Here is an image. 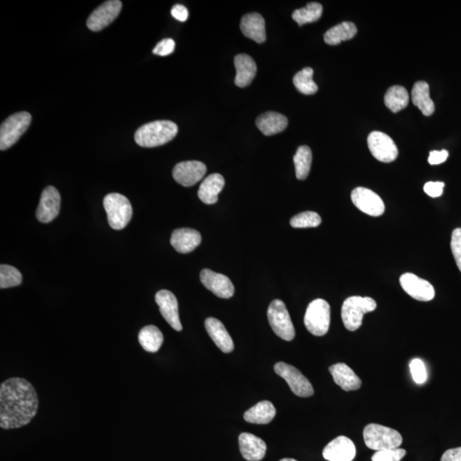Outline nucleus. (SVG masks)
<instances>
[{"label":"nucleus","mask_w":461,"mask_h":461,"mask_svg":"<svg viewBox=\"0 0 461 461\" xmlns=\"http://www.w3.org/2000/svg\"><path fill=\"white\" fill-rule=\"evenodd\" d=\"M39 399L34 386L25 378H11L0 385V427H25L38 412Z\"/></svg>","instance_id":"nucleus-1"},{"label":"nucleus","mask_w":461,"mask_h":461,"mask_svg":"<svg viewBox=\"0 0 461 461\" xmlns=\"http://www.w3.org/2000/svg\"><path fill=\"white\" fill-rule=\"evenodd\" d=\"M178 134V126L171 121H156L144 124L135 132V142L139 146L153 148L171 142Z\"/></svg>","instance_id":"nucleus-2"},{"label":"nucleus","mask_w":461,"mask_h":461,"mask_svg":"<svg viewBox=\"0 0 461 461\" xmlns=\"http://www.w3.org/2000/svg\"><path fill=\"white\" fill-rule=\"evenodd\" d=\"M377 308V303L373 298L355 296L347 298L343 303L341 315L347 330L355 331L362 325L363 316Z\"/></svg>","instance_id":"nucleus-3"},{"label":"nucleus","mask_w":461,"mask_h":461,"mask_svg":"<svg viewBox=\"0 0 461 461\" xmlns=\"http://www.w3.org/2000/svg\"><path fill=\"white\" fill-rule=\"evenodd\" d=\"M363 437L366 446L376 451L399 448L404 441L396 429L378 424L367 425Z\"/></svg>","instance_id":"nucleus-4"},{"label":"nucleus","mask_w":461,"mask_h":461,"mask_svg":"<svg viewBox=\"0 0 461 461\" xmlns=\"http://www.w3.org/2000/svg\"><path fill=\"white\" fill-rule=\"evenodd\" d=\"M108 222L114 230H122L128 226L132 216L130 201L120 193H109L104 199Z\"/></svg>","instance_id":"nucleus-5"},{"label":"nucleus","mask_w":461,"mask_h":461,"mask_svg":"<svg viewBox=\"0 0 461 461\" xmlns=\"http://www.w3.org/2000/svg\"><path fill=\"white\" fill-rule=\"evenodd\" d=\"M331 307L326 300L315 299L308 306L304 325L312 335L322 337L329 331Z\"/></svg>","instance_id":"nucleus-6"},{"label":"nucleus","mask_w":461,"mask_h":461,"mask_svg":"<svg viewBox=\"0 0 461 461\" xmlns=\"http://www.w3.org/2000/svg\"><path fill=\"white\" fill-rule=\"evenodd\" d=\"M32 116L22 111L8 117L0 128V150L6 151L17 143L29 128Z\"/></svg>","instance_id":"nucleus-7"},{"label":"nucleus","mask_w":461,"mask_h":461,"mask_svg":"<svg viewBox=\"0 0 461 461\" xmlns=\"http://www.w3.org/2000/svg\"><path fill=\"white\" fill-rule=\"evenodd\" d=\"M268 322L275 333L284 341L294 339L296 331L290 314L282 301H273L268 310Z\"/></svg>","instance_id":"nucleus-8"},{"label":"nucleus","mask_w":461,"mask_h":461,"mask_svg":"<svg viewBox=\"0 0 461 461\" xmlns=\"http://www.w3.org/2000/svg\"><path fill=\"white\" fill-rule=\"evenodd\" d=\"M275 371L279 376L287 382L291 392L296 396L310 397L314 394V388L310 380L295 366L284 362H278L275 366Z\"/></svg>","instance_id":"nucleus-9"},{"label":"nucleus","mask_w":461,"mask_h":461,"mask_svg":"<svg viewBox=\"0 0 461 461\" xmlns=\"http://www.w3.org/2000/svg\"><path fill=\"white\" fill-rule=\"evenodd\" d=\"M367 144L371 153L380 162L392 163L397 158L398 149L396 144L384 132H371L367 138Z\"/></svg>","instance_id":"nucleus-10"},{"label":"nucleus","mask_w":461,"mask_h":461,"mask_svg":"<svg viewBox=\"0 0 461 461\" xmlns=\"http://www.w3.org/2000/svg\"><path fill=\"white\" fill-rule=\"evenodd\" d=\"M351 200L362 212L371 216H380L385 213V206L377 193L365 187H357L351 193Z\"/></svg>","instance_id":"nucleus-11"},{"label":"nucleus","mask_w":461,"mask_h":461,"mask_svg":"<svg viewBox=\"0 0 461 461\" xmlns=\"http://www.w3.org/2000/svg\"><path fill=\"white\" fill-rule=\"evenodd\" d=\"M123 3L119 0H109L97 7L88 19L87 25L90 30L99 32L106 27L118 17Z\"/></svg>","instance_id":"nucleus-12"},{"label":"nucleus","mask_w":461,"mask_h":461,"mask_svg":"<svg viewBox=\"0 0 461 461\" xmlns=\"http://www.w3.org/2000/svg\"><path fill=\"white\" fill-rule=\"evenodd\" d=\"M401 287L413 299L429 302L435 298V289L427 280L420 279L413 273H404L400 278Z\"/></svg>","instance_id":"nucleus-13"},{"label":"nucleus","mask_w":461,"mask_h":461,"mask_svg":"<svg viewBox=\"0 0 461 461\" xmlns=\"http://www.w3.org/2000/svg\"><path fill=\"white\" fill-rule=\"evenodd\" d=\"M61 197L54 186H48L42 191L40 205L36 211L38 221L42 223H49L60 212Z\"/></svg>","instance_id":"nucleus-14"},{"label":"nucleus","mask_w":461,"mask_h":461,"mask_svg":"<svg viewBox=\"0 0 461 461\" xmlns=\"http://www.w3.org/2000/svg\"><path fill=\"white\" fill-rule=\"evenodd\" d=\"M156 304L159 306L160 312L170 326L175 331L183 329L179 315V304L177 296L167 290L159 291L155 296Z\"/></svg>","instance_id":"nucleus-15"},{"label":"nucleus","mask_w":461,"mask_h":461,"mask_svg":"<svg viewBox=\"0 0 461 461\" xmlns=\"http://www.w3.org/2000/svg\"><path fill=\"white\" fill-rule=\"evenodd\" d=\"M206 172L205 163L199 161L182 162L174 167L173 177L181 186L189 187L200 181Z\"/></svg>","instance_id":"nucleus-16"},{"label":"nucleus","mask_w":461,"mask_h":461,"mask_svg":"<svg viewBox=\"0 0 461 461\" xmlns=\"http://www.w3.org/2000/svg\"><path fill=\"white\" fill-rule=\"evenodd\" d=\"M200 280L202 284L213 292L218 298L228 299L234 295V287L228 277L204 269L200 273Z\"/></svg>","instance_id":"nucleus-17"},{"label":"nucleus","mask_w":461,"mask_h":461,"mask_svg":"<svg viewBox=\"0 0 461 461\" xmlns=\"http://www.w3.org/2000/svg\"><path fill=\"white\" fill-rule=\"evenodd\" d=\"M357 455V448L352 440L340 436L328 443L323 450V456L329 461H352Z\"/></svg>","instance_id":"nucleus-18"},{"label":"nucleus","mask_w":461,"mask_h":461,"mask_svg":"<svg viewBox=\"0 0 461 461\" xmlns=\"http://www.w3.org/2000/svg\"><path fill=\"white\" fill-rule=\"evenodd\" d=\"M238 443L241 455L246 460L260 461L264 458L267 445L260 437L244 432L238 437Z\"/></svg>","instance_id":"nucleus-19"},{"label":"nucleus","mask_w":461,"mask_h":461,"mask_svg":"<svg viewBox=\"0 0 461 461\" xmlns=\"http://www.w3.org/2000/svg\"><path fill=\"white\" fill-rule=\"evenodd\" d=\"M201 242L200 233L191 228L174 230L170 238V243L175 251L181 254L193 252L201 244Z\"/></svg>","instance_id":"nucleus-20"},{"label":"nucleus","mask_w":461,"mask_h":461,"mask_svg":"<svg viewBox=\"0 0 461 461\" xmlns=\"http://www.w3.org/2000/svg\"><path fill=\"white\" fill-rule=\"evenodd\" d=\"M205 328L211 339L222 352L226 354L233 352L234 350L233 339L220 320L212 317L207 319Z\"/></svg>","instance_id":"nucleus-21"},{"label":"nucleus","mask_w":461,"mask_h":461,"mask_svg":"<svg viewBox=\"0 0 461 461\" xmlns=\"http://www.w3.org/2000/svg\"><path fill=\"white\" fill-rule=\"evenodd\" d=\"M329 371L336 384L345 392H353L361 388V378L345 363H337L331 366Z\"/></svg>","instance_id":"nucleus-22"},{"label":"nucleus","mask_w":461,"mask_h":461,"mask_svg":"<svg viewBox=\"0 0 461 461\" xmlns=\"http://www.w3.org/2000/svg\"><path fill=\"white\" fill-rule=\"evenodd\" d=\"M240 29L246 37L252 39L259 44L267 39L265 20L259 13H249L244 15L240 23Z\"/></svg>","instance_id":"nucleus-23"},{"label":"nucleus","mask_w":461,"mask_h":461,"mask_svg":"<svg viewBox=\"0 0 461 461\" xmlns=\"http://www.w3.org/2000/svg\"><path fill=\"white\" fill-rule=\"evenodd\" d=\"M234 64L236 68V77L234 82L238 87H247L256 75V62L247 54H240L234 58Z\"/></svg>","instance_id":"nucleus-24"},{"label":"nucleus","mask_w":461,"mask_h":461,"mask_svg":"<svg viewBox=\"0 0 461 461\" xmlns=\"http://www.w3.org/2000/svg\"><path fill=\"white\" fill-rule=\"evenodd\" d=\"M225 179L220 174L209 175L202 182L198 190V198L205 205H214L218 201V195L224 188Z\"/></svg>","instance_id":"nucleus-25"},{"label":"nucleus","mask_w":461,"mask_h":461,"mask_svg":"<svg viewBox=\"0 0 461 461\" xmlns=\"http://www.w3.org/2000/svg\"><path fill=\"white\" fill-rule=\"evenodd\" d=\"M256 124L264 135L271 136L283 132L288 126V119L280 113L269 111L258 117Z\"/></svg>","instance_id":"nucleus-26"},{"label":"nucleus","mask_w":461,"mask_h":461,"mask_svg":"<svg viewBox=\"0 0 461 461\" xmlns=\"http://www.w3.org/2000/svg\"><path fill=\"white\" fill-rule=\"evenodd\" d=\"M276 415V409L271 401L258 402L244 414L245 421L252 424L267 425L270 423Z\"/></svg>","instance_id":"nucleus-27"},{"label":"nucleus","mask_w":461,"mask_h":461,"mask_svg":"<svg viewBox=\"0 0 461 461\" xmlns=\"http://www.w3.org/2000/svg\"><path fill=\"white\" fill-rule=\"evenodd\" d=\"M412 100L423 115L429 116L435 111V104L429 97V88L425 81H418L412 90Z\"/></svg>","instance_id":"nucleus-28"},{"label":"nucleus","mask_w":461,"mask_h":461,"mask_svg":"<svg viewBox=\"0 0 461 461\" xmlns=\"http://www.w3.org/2000/svg\"><path fill=\"white\" fill-rule=\"evenodd\" d=\"M357 34V27L353 22H343L331 27L324 35V41L330 46H337L343 41H350Z\"/></svg>","instance_id":"nucleus-29"},{"label":"nucleus","mask_w":461,"mask_h":461,"mask_svg":"<svg viewBox=\"0 0 461 461\" xmlns=\"http://www.w3.org/2000/svg\"><path fill=\"white\" fill-rule=\"evenodd\" d=\"M139 342L143 349L149 353H156L162 347L163 335L155 326H144L139 334Z\"/></svg>","instance_id":"nucleus-30"},{"label":"nucleus","mask_w":461,"mask_h":461,"mask_svg":"<svg viewBox=\"0 0 461 461\" xmlns=\"http://www.w3.org/2000/svg\"><path fill=\"white\" fill-rule=\"evenodd\" d=\"M409 95L407 90L401 85H393L387 91L385 96L386 107L394 113H397L408 106Z\"/></svg>","instance_id":"nucleus-31"},{"label":"nucleus","mask_w":461,"mask_h":461,"mask_svg":"<svg viewBox=\"0 0 461 461\" xmlns=\"http://www.w3.org/2000/svg\"><path fill=\"white\" fill-rule=\"evenodd\" d=\"M312 155L310 148L307 146H300L294 156L296 177L300 181L307 179L310 174Z\"/></svg>","instance_id":"nucleus-32"},{"label":"nucleus","mask_w":461,"mask_h":461,"mask_svg":"<svg viewBox=\"0 0 461 461\" xmlns=\"http://www.w3.org/2000/svg\"><path fill=\"white\" fill-rule=\"evenodd\" d=\"M323 7L320 4L312 2L302 9L296 10L292 14L293 20L300 26L307 23L315 22L322 18Z\"/></svg>","instance_id":"nucleus-33"},{"label":"nucleus","mask_w":461,"mask_h":461,"mask_svg":"<svg viewBox=\"0 0 461 461\" xmlns=\"http://www.w3.org/2000/svg\"><path fill=\"white\" fill-rule=\"evenodd\" d=\"M314 70L311 68H304L293 78V83L301 93L305 95H315L318 91V85L312 80Z\"/></svg>","instance_id":"nucleus-34"},{"label":"nucleus","mask_w":461,"mask_h":461,"mask_svg":"<svg viewBox=\"0 0 461 461\" xmlns=\"http://www.w3.org/2000/svg\"><path fill=\"white\" fill-rule=\"evenodd\" d=\"M22 275L18 269L13 266L2 264L0 266V288L6 289L20 285Z\"/></svg>","instance_id":"nucleus-35"},{"label":"nucleus","mask_w":461,"mask_h":461,"mask_svg":"<svg viewBox=\"0 0 461 461\" xmlns=\"http://www.w3.org/2000/svg\"><path fill=\"white\" fill-rule=\"evenodd\" d=\"M322 223L319 214L312 211L296 214L291 220V226L294 228H317Z\"/></svg>","instance_id":"nucleus-36"},{"label":"nucleus","mask_w":461,"mask_h":461,"mask_svg":"<svg viewBox=\"0 0 461 461\" xmlns=\"http://www.w3.org/2000/svg\"><path fill=\"white\" fill-rule=\"evenodd\" d=\"M413 380L418 385H423L427 380V371L425 363L420 359H413L409 364Z\"/></svg>","instance_id":"nucleus-37"},{"label":"nucleus","mask_w":461,"mask_h":461,"mask_svg":"<svg viewBox=\"0 0 461 461\" xmlns=\"http://www.w3.org/2000/svg\"><path fill=\"white\" fill-rule=\"evenodd\" d=\"M406 455L404 448L385 449L375 452L372 457V461H401Z\"/></svg>","instance_id":"nucleus-38"},{"label":"nucleus","mask_w":461,"mask_h":461,"mask_svg":"<svg viewBox=\"0 0 461 461\" xmlns=\"http://www.w3.org/2000/svg\"><path fill=\"white\" fill-rule=\"evenodd\" d=\"M451 249L457 267L461 272V228H456L452 233Z\"/></svg>","instance_id":"nucleus-39"},{"label":"nucleus","mask_w":461,"mask_h":461,"mask_svg":"<svg viewBox=\"0 0 461 461\" xmlns=\"http://www.w3.org/2000/svg\"><path fill=\"white\" fill-rule=\"evenodd\" d=\"M175 49V42L172 39H165L160 41L153 50V53L158 56L165 57L171 54Z\"/></svg>","instance_id":"nucleus-40"},{"label":"nucleus","mask_w":461,"mask_h":461,"mask_svg":"<svg viewBox=\"0 0 461 461\" xmlns=\"http://www.w3.org/2000/svg\"><path fill=\"white\" fill-rule=\"evenodd\" d=\"M444 186L445 184L443 182L429 181L425 184L424 191L429 197L439 198L443 195Z\"/></svg>","instance_id":"nucleus-41"},{"label":"nucleus","mask_w":461,"mask_h":461,"mask_svg":"<svg viewBox=\"0 0 461 461\" xmlns=\"http://www.w3.org/2000/svg\"><path fill=\"white\" fill-rule=\"evenodd\" d=\"M448 158V151L446 150L432 151L429 152L428 162L431 165H439L446 161Z\"/></svg>","instance_id":"nucleus-42"},{"label":"nucleus","mask_w":461,"mask_h":461,"mask_svg":"<svg viewBox=\"0 0 461 461\" xmlns=\"http://www.w3.org/2000/svg\"><path fill=\"white\" fill-rule=\"evenodd\" d=\"M171 14L179 22H186L189 15L188 10L182 5H175L172 8Z\"/></svg>","instance_id":"nucleus-43"},{"label":"nucleus","mask_w":461,"mask_h":461,"mask_svg":"<svg viewBox=\"0 0 461 461\" xmlns=\"http://www.w3.org/2000/svg\"><path fill=\"white\" fill-rule=\"evenodd\" d=\"M441 461H461V447L448 449L441 456Z\"/></svg>","instance_id":"nucleus-44"},{"label":"nucleus","mask_w":461,"mask_h":461,"mask_svg":"<svg viewBox=\"0 0 461 461\" xmlns=\"http://www.w3.org/2000/svg\"><path fill=\"white\" fill-rule=\"evenodd\" d=\"M280 461H298V460H296L294 459L287 458V459L281 460Z\"/></svg>","instance_id":"nucleus-45"}]
</instances>
